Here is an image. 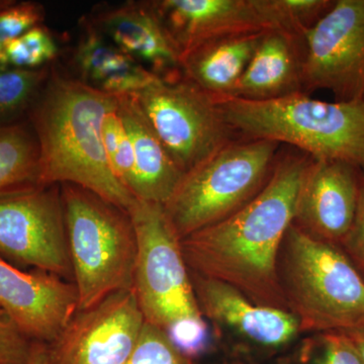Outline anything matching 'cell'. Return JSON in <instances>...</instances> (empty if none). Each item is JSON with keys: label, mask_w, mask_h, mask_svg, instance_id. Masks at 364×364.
Returning a JSON list of instances; mask_svg holds the SVG:
<instances>
[{"label": "cell", "mask_w": 364, "mask_h": 364, "mask_svg": "<svg viewBox=\"0 0 364 364\" xmlns=\"http://www.w3.org/2000/svg\"><path fill=\"white\" fill-rule=\"evenodd\" d=\"M145 324L134 289L78 311L54 341L48 364H126Z\"/></svg>", "instance_id": "cell-11"}, {"label": "cell", "mask_w": 364, "mask_h": 364, "mask_svg": "<svg viewBox=\"0 0 364 364\" xmlns=\"http://www.w3.org/2000/svg\"><path fill=\"white\" fill-rule=\"evenodd\" d=\"M44 14L43 6L33 2L11 4L0 11V66H4L7 46L39 26Z\"/></svg>", "instance_id": "cell-26"}, {"label": "cell", "mask_w": 364, "mask_h": 364, "mask_svg": "<svg viewBox=\"0 0 364 364\" xmlns=\"http://www.w3.org/2000/svg\"><path fill=\"white\" fill-rule=\"evenodd\" d=\"M303 86L364 100V0H337L303 33Z\"/></svg>", "instance_id": "cell-10"}, {"label": "cell", "mask_w": 364, "mask_h": 364, "mask_svg": "<svg viewBox=\"0 0 364 364\" xmlns=\"http://www.w3.org/2000/svg\"><path fill=\"white\" fill-rule=\"evenodd\" d=\"M236 135L299 148L313 160H337L364 173V100L327 102L303 92L272 100H215Z\"/></svg>", "instance_id": "cell-3"}, {"label": "cell", "mask_w": 364, "mask_h": 364, "mask_svg": "<svg viewBox=\"0 0 364 364\" xmlns=\"http://www.w3.org/2000/svg\"><path fill=\"white\" fill-rule=\"evenodd\" d=\"M11 4H13V2L0 0V11H2V9H6V7L11 6Z\"/></svg>", "instance_id": "cell-33"}, {"label": "cell", "mask_w": 364, "mask_h": 364, "mask_svg": "<svg viewBox=\"0 0 364 364\" xmlns=\"http://www.w3.org/2000/svg\"><path fill=\"white\" fill-rule=\"evenodd\" d=\"M343 332L346 333L347 336L352 340V342L355 345L356 348L358 349L359 353L361 354L364 360V326L354 328V329L346 330V331Z\"/></svg>", "instance_id": "cell-32"}, {"label": "cell", "mask_w": 364, "mask_h": 364, "mask_svg": "<svg viewBox=\"0 0 364 364\" xmlns=\"http://www.w3.org/2000/svg\"><path fill=\"white\" fill-rule=\"evenodd\" d=\"M39 159V144L30 127L0 126V191L37 183Z\"/></svg>", "instance_id": "cell-21"}, {"label": "cell", "mask_w": 364, "mask_h": 364, "mask_svg": "<svg viewBox=\"0 0 364 364\" xmlns=\"http://www.w3.org/2000/svg\"><path fill=\"white\" fill-rule=\"evenodd\" d=\"M189 274L203 317L264 346L286 344L299 332L298 320L291 312L256 305L240 291L221 280L191 270Z\"/></svg>", "instance_id": "cell-16"}, {"label": "cell", "mask_w": 364, "mask_h": 364, "mask_svg": "<svg viewBox=\"0 0 364 364\" xmlns=\"http://www.w3.org/2000/svg\"><path fill=\"white\" fill-rule=\"evenodd\" d=\"M33 341L0 308V364H30Z\"/></svg>", "instance_id": "cell-27"}, {"label": "cell", "mask_w": 364, "mask_h": 364, "mask_svg": "<svg viewBox=\"0 0 364 364\" xmlns=\"http://www.w3.org/2000/svg\"><path fill=\"white\" fill-rule=\"evenodd\" d=\"M117 107L116 95L53 70L32 111L37 184H74L128 212L135 196L112 173L102 140L105 117Z\"/></svg>", "instance_id": "cell-2"}, {"label": "cell", "mask_w": 364, "mask_h": 364, "mask_svg": "<svg viewBox=\"0 0 364 364\" xmlns=\"http://www.w3.org/2000/svg\"><path fill=\"white\" fill-rule=\"evenodd\" d=\"M170 340L189 358L202 353L208 338V326L203 318H186L166 330Z\"/></svg>", "instance_id": "cell-28"}, {"label": "cell", "mask_w": 364, "mask_h": 364, "mask_svg": "<svg viewBox=\"0 0 364 364\" xmlns=\"http://www.w3.org/2000/svg\"><path fill=\"white\" fill-rule=\"evenodd\" d=\"M74 63L80 80L116 97L134 95L160 78L112 44L88 20L74 52Z\"/></svg>", "instance_id": "cell-19"}, {"label": "cell", "mask_w": 364, "mask_h": 364, "mask_svg": "<svg viewBox=\"0 0 364 364\" xmlns=\"http://www.w3.org/2000/svg\"><path fill=\"white\" fill-rule=\"evenodd\" d=\"M102 140L105 155L109 160L112 173L117 181L129 189L134 171L133 149L130 136L119 116V107L109 112L105 117Z\"/></svg>", "instance_id": "cell-24"}, {"label": "cell", "mask_w": 364, "mask_h": 364, "mask_svg": "<svg viewBox=\"0 0 364 364\" xmlns=\"http://www.w3.org/2000/svg\"><path fill=\"white\" fill-rule=\"evenodd\" d=\"M0 256L62 279L73 277L58 186L32 183L0 191Z\"/></svg>", "instance_id": "cell-9"}, {"label": "cell", "mask_w": 364, "mask_h": 364, "mask_svg": "<svg viewBox=\"0 0 364 364\" xmlns=\"http://www.w3.org/2000/svg\"><path fill=\"white\" fill-rule=\"evenodd\" d=\"M311 160L291 156L277 161L267 184L247 205L181 239L188 269L226 282L256 305L289 312L277 264Z\"/></svg>", "instance_id": "cell-1"}, {"label": "cell", "mask_w": 364, "mask_h": 364, "mask_svg": "<svg viewBox=\"0 0 364 364\" xmlns=\"http://www.w3.org/2000/svg\"><path fill=\"white\" fill-rule=\"evenodd\" d=\"M279 146L234 141L184 173L163 205L181 240L227 219L255 198L272 176Z\"/></svg>", "instance_id": "cell-6"}, {"label": "cell", "mask_w": 364, "mask_h": 364, "mask_svg": "<svg viewBox=\"0 0 364 364\" xmlns=\"http://www.w3.org/2000/svg\"><path fill=\"white\" fill-rule=\"evenodd\" d=\"M78 311L133 289L138 244L130 215L74 184H62Z\"/></svg>", "instance_id": "cell-5"}, {"label": "cell", "mask_w": 364, "mask_h": 364, "mask_svg": "<svg viewBox=\"0 0 364 364\" xmlns=\"http://www.w3.org/2000/svg\"><path fill=\"white\" fill-rule=\"evenodd\" d=\"M58 46L47 28L33 26L21 37L7 46L4 53V67L14 68H42L48 62L56 58Z\"/></svg>", "instance_id": "cell-23"}, {"label": "cell", "mask_w": 364, "mask_h": 364, "mask_svg": "<svg viewBox=\"0 0 364 364\" xmlns=\"http://www.w3.org/2000/svg\"><path fill=\"white\" fill-rule=\"evenodd\" d=\"M30 364H48L47 344L33 341Z\"/></svg>", "instance_id": "cell-31"}, {"label": "cell", "mask_w": 364, "mask_h": 364, "mask_svg": "<svg viewBox=\"0 0 364 364\" xmlns=\"http://www.w3.org/2000/svg\"><path fill=\"white\" fill-rule=\"evenodd\" d=\"M133 95L183 174L235 141L217 102L182 75L159 78Z\"/></svg>", "instance_id": "cell-8"}, {"label": "cell", "mask_w": 364, "mask_h": 364, "mask_svg": "<svg viewBox=\"0 0 364 364\" xmlns=\"http://www.w3.org/2000/svg\"><path fill=\"white\" fill-rule=\"evenodd\" d=\"M128 214L138 244L133 289L146 322L166 331L178 321L203 318L181 238L163 205L136 198Z\"/></svg>", "instance_id": "cell-7"}, {"label": "cell", "mask_w": 364, "mask_h": 364, "mask_svg": "<svg viewBox=\"0 0 364 364\" xmlns=\"http://www.w3.org/2000/svg\"><path fill=\"white\" fill-rule=\"evenodd\" d=\"M263 33L225 38L191 50L182 57V77L213 100L231 97Z\"/></svg>", "instance_id": "cell-20"}, {"label": "cell", "mask_w": 364, "mask_h": 364, "mask_svg": "<svg viewBox=\"0 0 364 364\" xmlns=\"http://www.w3.org/2000/svg\"><path fill=\"white\" fill-rule=\"evenodd\" d=\"M90 23L119 49L162 79L181 76L182 52L151 2L100 9Z\"/></svg>", "instance_id": "cell-15"}, {"label": "cell", "mask_w": 364, "mask_h": 364, "mask_svg": "<svg viewBox=\"0 0 364 364\" xmlns=\"http://www.w3.org/2000/svg\"><path fill=\"white\" fill-rule=\"evenodd\" d=\"M277 270L299 332L346 331L364 326V279L339 246L291 224Z\"/></svg>", "instance_id": "cell-4"}, {"label": "cell", "mask_w": 364, "mask_h": 364, "mask_svg": "<svg viewBox=\"0 0 364 364\" xmlns=\"http://www.w3.org/2000/svg\"><path fill=\"white\" fill-rule=\"evenodd\" d=\"M119 112L130 136L134 171L129 191L136 200L164 205L183 173L172 161L133 95H119Z\"/></svg>", "instance_id": "cell-17"}, {"label": "cell", "mask_w": 364, "mask_h": 364, "mask_svg": "<svg viewBox=\"0 0 364 364\" xmlns=\"http://www.w3.org/2000/svg\"><path fill=\"white\" fill-rule=\"evenodd\" d=\"M49 69H0V126L26 111L39 97Z\"/></svg>", "instance_id": "cell-22"}, {"label": "cell", "mask_w": 364, "mask_h": 364, "mask_svg": "<svg viewBox=\"0 0 364 364\" xmlns=\"http://www.w3.org/2000/svg\"><path fill=\"white\" fill-rule=\"evenodd\" d=\"M0 308L32 341L50 344L78 312L77 289L54 273L23 272L0 256Z\"/></svg>", "instance_id": "cell-12"}, {"label": "cell", "mask_w": 364, "mask_h": 364, "mask_svg": "<svg viewBox=\"0 0 364 364\" xmlns=\"http://www.w3.org/2000/svg\"><path fill=\"white\" fill-rule=\"evenodd\" d=\"M324 354L316 364H364L358 349L343 331L323 333Z\"/></svg>", "instance_id": "cell-29"}, {"label": "cell", "mask_w": 364, "mask_h": 364, "mask_svg": "<svg viewBox=\"0 0 364 364\" xmlns=\"http://www.w3.org/2000/svg\"><path fill=\"white\" fill-rule=\"evenodd\" d=\"M126 364H193L170 340L165 330L146 322Z\"/></svg>", "instance_id": "cell-25"}, {"label": "cell", "mask_w": 364, "mask_h": 364, "mask_svg": "<svg viewBox=\"0 0 364 364\" xmlns=\"http://www.w3.org/2000/svg\"><path fill=\"white\" fill-rule=\"evenodd\" d=\"M182 57L213 41L273 31L260 0L151 1Z\"/></svg>", "instance_id": "cell-14"}, {"label": "cell", "mask_w": 364, "mask_h": 364, "mask_svg": "<svg viewBox=\"0 0 364 364\" xmlns=\"http://www.w3.org/2000/svg\"><path fill=\"white\" fill-rule=\"evenodd\" d=\"M340 248L364 279V173L361 174L355 217Z\"/></svg>", "instance_id": "cell-30"}, {"label": "cell", "mask_w": 364, "mask_h": 364, "mask_svg": "<svg viewBox=\"0 0 364 364\" xmlns=\"http://www.w3.org/2000/svg\"><path fill=\"white\" fill-rule=\"evenodd\" d=\"M363 173L349 163L311 160L299 188L293 225L340 247L355 217Z\"/></svg>", "instance_id": "cell-13"}, {"label": "cell", "mask_w": 364, "mask_h": 364, "mask_svg": "<svg viewBox=\"0 0 364 364\" xmlns=\"http://www.w3.org/2000/svg\"><path fill=\"white\" fill-rule=\"evenodd\" d=\"M296 36L282 31L263 33L240 81L230 97L272 100L301 92V63Z\"/></svg>", "instance_id": "cell-18"}]
</instances>
